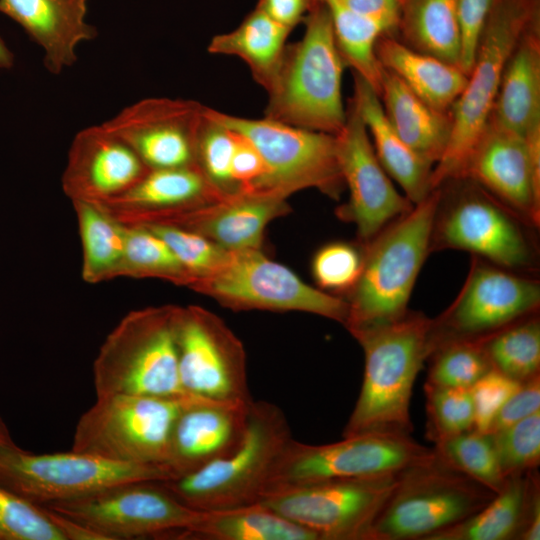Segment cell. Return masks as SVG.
I'll use <instances>...</instances> for the list:
<instances>
[{
  "mask_svg": "<svg viewBox=\"0 0 540 540\" xmlns=\"http://www.w3.org/2000/svg\"><path fill=\"white\" fill-rule=\"evenodd\" d=\"M431 318L418 312L384 324L348 330L364 352L362 386L343 437L362 433L408 434L410 400L432 352Z\"/></svg>",
  "mask_w": 540,
  "mask_h": 540,
  "instance_id": "obj_1",
  "label": "cell"
},
{
  "mask_svg": "<svg viewBox=\"0 0 540 540\" xmlns=\"http://www.w3.org/2000/svg\"><path fill=\"white\" fill-rule=\"evenodd\" d=\"M303 22L302 39L287 45L276 78L267 91L264 117L337 135L346 121L342 76L347 66L322 1H311Z\"/></svg>",
  "mask_w": 540,
  "mask_h": 540,
  "instance_id": "obj_2",
  "label": "cell"
},
{
  "mask_svg": "<svg viewBox=\"0 0 540 540\" xmlns=\"http://www.w3.org/2000/svg\"><path fill=\"white\" fill-rule=\"evenodd\" d=\"M440 197L438 187L362 245V270L345 298L348 330L389 323L409 312L413 287L431 252Z\"/></svg>",
  "mask_w": 540,
  "mask_h": 540,
  "instance_id": "obj_3",
  "label": "cell"
},
{
  "mask_svg": "<svg viewBox=\"0 0 540 540\" xmlns=\"http://www.w3.org/2000/svg\"><path fill=\"white\" fill-rule=\"evenodd\" d=\"M179 306L132 310L110 331L93 362L96 397L126 394L168 399L197 397L183 388L178 368Z\"/></svg>",
  "mask_w": 540,
  "mask_h": 540,
  "instance_id": "obj_4",
  "label": "cell"
},
{
  "mask_svg": "<svg viewBox=\"0 0 540 540\" xmlns=\"http://www.w3.org/2000/svg\"><path fill=\"white\" fill-rule=\"evenodd\" d=\"M291 438L287 418L278 406L252 400L242 440L232 452L197 471L160 483L182 503L199 511L257 503Z\"/></svg>",
  "mask_w": 540,
  "mask_h": 540,
  "instance_id": "obj_5",
  "label": "cell"
},
{
  "mask_svg": "<svg viewBox=\"0 0 540 540\" xmlns=\"http://www.w3.org/2000/svg\"><path fill=\"white\" fill-rule=\"evenodd\" d=\"M539 15L540 0H492L467 84L451 109V136L433 168L432 189L460 175L489 119L507 60Z\"/></svg>",
  "mask_w": 540,
  "mask_h": 540,
  "instance_id": "obj_6",
  "label": "cell"
},
{
  "mask_svg": "<svg viewBox=\"0 0 540 540\" xmlns=\"http://www.w3.org/2000/svg\"><path fill=\"white\" fill-rule=\"evenodd\" d=\"M495 495L435 453L399 473L368 540H427L473 515Z\"/></svg>",
  "mask_w": 540,
  "mask_h": 540,
  "instance_id": "obj_7",
  "label": "cell"
},
{
  "mask_svg": "<svg viewBox=\"0 0 540 540\" xmlns=\"http://www.w3.org/2000/svg\"><path fill=\"white\" fill-rule=\"evenodd\" d=\"M197 398L97 397L77 421L72 450L115 462L166 466L174 424Z\"/></svg>",
  "mask_w": 540,
  "mask_h": 540,
  "instance_id": "obj_8",
  "label": "cell"
},
{
  "mask_svg": "<svg viewBox=\"0 0 540 540\" xmlns=\"http://www.w3.org/2000/svg\"><path fill=\"white\" fill-rule=\"evenodd\" d=\"M175 479L165 465L131 464L91 454H36L15 443L0 445V486L35 505L79 498L113 485Z\"/></svg>",
  "mask_w": 540,
  "mask_h": 540,
  "instance_id": "obj_9",
  "label": "cell"
},
{
  "mask_svg": "<svg viewBox=\"0 0 540 540\" xmlns=\"http://www.w3.org/2000/svg\"><path fill=\"white\" fill-rule=\"evenodd\" d=\"M439 188L431 251L464 250L509 270L532 264L533 248L510 209L466 178L447 180Z\"/></svg>",
  "mask_w": 540,
  "mask_h": 540,
  "instance_id": "obj_10",
  "label": "cell"
},
{
  "mask_svg": "<svg viewBox=\"0 0 540 540\" xmlns=\"http://www.w3.org/2000/svg\"><path fill=\"white\" fill-rule=\"evenodd\" d=\"M213 120L245 135L258 149L268 168L266 177L251 192L288 198L315 188L338 199L345 188L336 136L274 121L249 119L206 107Z\"/></svg>",
  "mask_w": 540,
  "mask_h": 540,
  "instance_id": "obj_11",
  "label": "cell"
},
{
  "mask_svg": "<svg viewBox=\"0 0 540 540\" xmlns=\"http://www.w3.org/2000/svg\"><path fill=\"white\" fill-rule=\"evenodd\" d=\"M191 289L236 311H300L343 325L348 317L344 298L308 285L261 249L229 251L225 260Z\"/></svg>",
  "mask_w": 540,
  "mask_h": 540,
  "instance_id": "obj_12",
  "label": "cell"
},
{
  "mask_svg": "<svg viewBox=\"0 0 540 540\" xmlns=\"http://www.w3.org/2000/svg\"><path fill=\"white\" fill-rule=\"evenodd\" d=\"M434 455V449L408 434L362 433L322 445L291 438L275 463L265 492L319 481L398 473Z\"/></svg>",
  "mask_w": 540,
  "mask_h": 540,
  "instance_id": "obj_13",
  "label": "cell"
},
{
  "mask_svg": "<svg viewBox=\"0 0 540 540\" xmlns=\"http://www.w3.org/2000/svg\"><path fill=\"white\" fill-rule=\"evenodd\" d=\"M399 473L272 489L259 502L312 532L318 540H368Z\"/></svg>",
  "mask_w": 540,
  "mask_h": 540,
  "instance_id": "obj_14",
  "label": "cell"
},
{
  "mask_svg": "<svg viewBox=\"0 0 540 540\" xmlns=\"http://www.w3.org/2000/svg\"><path fill=\"white\" fill-rule=\"evenodd\" d=\"M94 531L103 540L134 539L179 531L186 536L204 511L192 509L160 481L126 482L44 505Z\"/></svg>",
  "mask_w": 540,
  "mask_h": 540,
  "instance_id": "obj_15",
  "label": "cell"
},
{
  "mask_svg": "<svg viewBox=\"0 0 540 540\" xmlns=\"http://www.w3.org/2000/svg\"><path fill=\"white\" fill-rule=\"evenodd\" d=\"M539 305L538 281L473 256L459 294L432 320V352L450 341L483 338L536 314Z\"/></svg>",
  "mask_w": 540,
  "mask_h": 540,
  "instance_id": "obj_16",
  "label": "cell"
},
{
  "mask_svg": "<svg viewBox=\"0 0 540 540\" xmlns=\"http://www.w3.org/2000/svg\"><path fill=\"white\" fill-rule=\"evenodd\" d=\"M180 381L186 392L216 402L249 404L246 352L240 339L211 311L180 307L176 322Z\"/></svg>",
  "mask_w": 540,
  "mask_h": 540,
  "instance_id": "obj_17",
  "label": "cell"
},
{
  "mask_svg": "<svg viewBox=\"0 0 540 540\" xmlns=\"http://www.w3.org/2000/svg\"><path fill=\"white\" fill-rule=\"evenodd\" d=\"M335 136L342 177L349 190V200L336 213L341 220L356 226L359 244L363 245L414 204L397 191L379 162L366 125L351 99L344 127Z\"/></svg>",
  "mask_w": 540,
  "mask_h": 540,
  "instance_id": "obj_18",
  "label": "cell"
},
{
  "mask_svg": "<svg viewBox=\"0 0 540 540\" xmlns=\"http://www.w3.org/2000/svg\"><path fill=\"white\" fill-rule=\"evenodd\" d=\"M205 107L194 100L150 97L126 106L102 125L149 169L197 166Z\"/></svg>",
  "mask_w": 540,
  "mask_h": 540,
  "instance_id": "obj_19",
  "label": "cell"
},
{
  "mask_svg": "<svg viewBox=\"0 0 540 540\" xmlns=\"http://www.w3.org/2000/svg\"><path fill=\"white\" fill-rule=\"evenodd\" d=\"M500 201L519 218L540 222V178L525 137L489 118L460 175Z\"/></svg>",
  "mask_w": 540,
  "mask_h": 540,
  "instance_id": "obj_20",
  "label": "cell"
},
{
  "mask_svg": "<svg viewBox=\"0 0 540 540\" xmlns=\"http://www.w3.org/2000/svg\"><path fill=\"white\" fill-rule=\"evenodd\" d=\"M149 168L102 124L79 131L69 148L61 183L71 201L101 202L132 187Z\"/></svg>",
  "mask_w": 540,
  "mask_h": 540,
  "instance_id": "obj_21",
  "label": "cell"
},
{
  "mask_svg": "<svg viewBox=\"0 0 540 540\" xmlns=\"http://www.w3.org/2000/svg\"><path fill=\"white\" fill-rule=\"evenodd\" d=\"M286 199L270 193L239 191L199 207L158 216L143 224H167L189 230L227 251L261 249L266 226L289 211Z\"/></svg>",
  "mask_w": 540,
  "mask_h": 540,
  "instance_id": "obj_22",
  "label": "cell"
},
{
  "mask_svg": "<svg viewBox=\"0 0 540 540\" xmlns=\"http://www.w3.org/2000/svg\"><path fill=\"white\" fill-rule=\"evenodd\" d=\"M249 404L197 398L183 407L172 430L166 461L175 479L228 455L239 445Z\"/></svg>",
  "mask_w": 540,
  "mask_h": 540,
  "instance_id": "obj_23",
  "label": "cell"
},
{
  "mask_svg": "<svg viewBox=\"0 0 540 540\" xmlns=\"http://www.w3.org/2000/svg\"><path fill=\"white\" fill-rule=\"evenodd\" d=\"M227 195L213 186L197 166L149 169L124 193L93 202L123 224L199 207Z\"/></svg>",
  "mask_w": 540,
  "mask_h": 540,
  "instance_id": "obj_24",
  "label": "cell"
},
{
  "mask_svg": "<svg viewBox=\"0 0 540 540\" xmlns=\"http://www.w3.org/2000/svg\"><path fill=\"white\" fill-rule=\"evenodd\" d=\"M88 0H0V12L41 47L46 69L59 74L77 61V48L97 31L86 21Z\"/></svg>",
  "mask_w": 540,
  "mask_h": 540,
  "instance_id": "obj_25",
  "label": "cell"
},
{
  "mask_svg": "<svg viewBox=\"0 0 540 540\" xmlns=\"http://www.w3.org/2000/svg\"><path fill=\"white\" fill-rule=\"evenodd\" d=\"M536 472L506 478L503 489L483 508L427 540H539L540 486Z\"/></svg>",
  "mask_w": 540,
  "mask_h": 540,
  "instance_id": "obj_26",
  "label": "cell"
},
{
  "mask_svg": "<svg viewBox=\"0 0 540 540\" xmlns=\"http://www.w3.org/2000/svg\"><path fill=\"white\" fill-rule=\"evenodd\" d=\"M354 74L355 104L368 130L376 156L387 174L402 188L413 204L432 191L434 166L417 155L396 133L388 121L378 94L360 76Z\"/></svg>",
  "mask_w": 540,
  "mask_h": 540,
  "instance_id": "obj_27",
  "label": "cell"
},
{
  "mask_svg": "<svg viewBox=\"0 0 540 540\" xmlns=\"http://www.w3.org/2000/svg\"><path fill=\"white\" fill-rule=\"evenodd\" d=\"M489 118L523 136L540 119V15L507 60Z\"/></svg>",
  "mask_w": 540,
  "mask_h": 540,
  "instance_id": "obj_28",
  "label": "cell"
},
{
  "mask_svg": "<svg viewBox=\"0 0 540 540\" xmlns=\"http://www.w3.org/2000/svg\"><path fill=\"white\" fill-rule=\"evenodd\" d=\"M379 97L388 121L400 138L422 159L435 166L450 140L451 112L429 106L383 67Z\"/></svg>",
  "mask_w": 540,
  "mask_h": 540,
  "instance_id": "obj_29",
  "label": "cell"
},
{
  "mask_svg": "<svg viewBox=\"0 0 540 540\" xmlns=\"http://www.w3.org/2000/svg\"><path fill=\"white\" fill-rule=\"evenodd\" d=\"M380 65L397 76L416 96L442 112H451L468 76L456 65L416 51L395 36L383 35L376 44Z\"/></svg>",
  "mask_w": 540,
  "mask_h": 540,
  "instance_id": "obj_30",
  "label": "cell"
},
{
  "mask_svg": "<svg viewBox=\"0 0 540 540\" xmlns=\"http://www.w3.org/2000/svg\"><path fill=\"white\" fill-rule=\"evenodd\" d=\"M291 31L255 8L234 30L213 36L207 50L243 60L267 92L281 66Z\"/></svg>",
  "mask_w": 540,
  "mask_h": 540,
  "instance_id": "obj_31",
  "label": "cell"
},
{
  "mask_svg": "<svg viewBox=\"0 0 540 540\" xmlns=\"http://www.w3.org/2000/svg\"><path fill=\"white\" fill-rule=\"evenodd\" d=\"M396 38L416 51L458 66L457 0H399Z\"/></svg>",
  "mask_w": 540,
  "mask_h": 540,
  "instance_id": "obj_32",
  "label": "cell"
},
{
  "mask_svg": "<svg viewBox=\"0 0 540 540\" xmlns=\"http://www.w3.org/2000/svg\"><path fill=\"white\" fill-rule=\"evenodd\" d=\"M186 536L205 540H318L312 532L260 502L204 511L202 519Z\"/></svg>",
  "mask_w": 540,
  "mask_h": 540,
  "instance_id": "obj_33",
  "label": "cell"
},
{
  "mask_svg": "<svg viewBox=\"0 0 540 540\" xmlns=\"http://www.w3.org/2000/svg\"><path fill=\"white\" fill-rule=\"evenodd\" d=\"M82 246V279L97 284L117 278L124 253V225L93 202L72 201Z\"/></svg>",
  "mask_w": 540,
  "mask_h": 540,
  "instance_id": "obj_34",
  "label": "cell"
},
{
  "mask_svg": "<svg viewBox=\"0 0 540 540\" xmlns=\"http://www.w3.org/2000/svg\"><path fill=\"white\" fill-rule=\"evenodd\" d=\"M320 1L330 14L335 41L346 66L379 96L382 66L376 56V44L381 36L393 35L383 23L354 11L343 0Z\"/></svg>",
  "mask_w": 540,
  "mask_h": 540,
  "instance_id": "obj_35",
  "label": "cell"
},
{
  "mask_svg": "<svg viewBox=\"0 0 540 540\" xmlns=\"http://www.w3.org/2000/svg\"><path fill=\"white\" fill-rule=\"evenodd\" d=\"M493 370L523 383L540 370V322L535 314L479 338Z\"/></svg>",
  "mask_w": 540,
  "mask_h": 540,
  "instance_id": "obj_36",
  "label": "cell"
},
{
  "mask_svg": "<svg viewBox=\"0 0 540 540\" xmlns=\"http://www.w3.org/2000/svg\"><path fill=\"white\" fill-rule=\"evenodd\" d=\"M123 225L124 253L117 278H157L190 287L189 273L164 240L144 226Z\"/></svg>",
  "mask_w": 540,
  "mask_h": 540,
  "instance_id": "obj_37",
  "label": "cell"
},
{
  "mask_svg": "<svg viewBox=\"0 0 540 540\" xmlns=\"http://www.w3.org/2000/svg\"><path fill=\"white\" fill-rule=\"evenodd\" d=\"M436 455L450 467L464 473L496 494L506 482L492 437L473 429L436 441Z\"/></svg>",
  "mask_w": 540,
  "mask_h": 540,
  "instance_id": "obj_38",
  "label": "cell"
},
{
  "mask_svg": "<svg viewBox=\"0 0 540 540\" xmlns=\"http://www.w3.org/2000/svg\"><path fill=\"white\" fill-rule=\"evenodd\" d=\"M428 383L469 389L492 369L480 339L455 340L429 356Z\"/></svg>",
  "mask_w": 540,
  "mask_h": 540,
  "instance_id": "obj_39",
  "label": "cell"
},
{
  "mask_svg": "<svg viewBox=\"0 0 540 540\" xmlns=\"http://www.w3.org/2000/svg\"><path fill=\"white\" fill-rule=\"evenodd\" d=\"M427 412V437L441 439L473 429L474 411L470 390L424 385Z\"/></svg>",
  "mask_w": 540,
  "mask_h": 540,
  "instance_id": "obj_40",
  "label": "cell"
},
{
  "mask_svg": "<svg viewBox=\"0 0 540 540\" xmlns=\"http://www.w3.org/2000/svg\"><path fill=\"white\" fill-rule=\"evenodd\" d=\"M0 540H66L50 509L0 486Z\"/></svg>",
  "mask_w": 540,
  "mask_h": 540,
  "instance_id": "obj_41",
  "label": "cell"
},
{
  "mask_svg": "<svg viewBox=\"0 0 540 540\" xmlns=\"http://www.w3.org/2000/svg\"><path fill=\"white\" fill-rule=\"evenodd\" d=\"M490 435L505 479L537 469L540 462V411Z\"/></svg>",
  "mask_w": 540,
  "mask_h": 540,
  "instance_id": "obj_42",
  "label": "cell"
},
{
  "mask_svg": "<svg viewBox=\"0 0 540 540\" xmlns=\"http://www.w3.org/2000/svg\"><path fill=\"white\" fill-rule=\"evenodd\" d=\"M206 107L196 144V165L213 186L230 195L239 192L231 177L234 132L210 118Z\"/></svg>",
  "mask_w": 540,
  "mask_h": 540,
  "instance_id": "obj_43",
  "label": "cell"
},
{
  "mask_svg": "<svg viewBox=\"0 0 540 540\" xmlns=\"http://www.w3.org/2000/svg\"><path fill=\"white\" fill-rule=\"evenodd\" d=\"M159 236L170 247L189 273L192 283L206 277L227 257L229 251L208 238L167 224H142Z\"/></svg>",
  "mask_w": 540,
  "mask_h": 540,
  "instance_id": "obj_44",
  "label": "cell"
},
{
  "mask_svg": "<svg viewBox=\"0 0 540 540\" xmlns=\"http://www.w3.org/2000/svg\"><path fill=\"white\" fill-rule=\"evenodd\" d=\"M363 265V247L333 242L321 247L312 260V274L324 290L347 293L357 282Z\"/></svg>",
  "mask_w": 540,
  "mask_h": 540,
  "instance_id": "obj_45",
  "label": "cell"
},
{
  "mask_svg": "<svg viewBox=\"0 0 540 540\" xmlns=\"http://www.w3.org/2000/svg\"><path fill=\"white\" fill-rule=\"evenodd\" d=\"M521 384L493 369L475 382L469 388L474 411L473 430L487 433L500 408Z\"/></svg>",
  "mask_w": 540,
  "mask_h": 540,
  "instance_id": "obj_46",
  "label": "cell"
},
{
  "mask_svg": "<svg viewBox=\"0 0 540 540\" xmlns=\"http://www.w3.org/2000/svg\"><path fill=\"white\" fill-rule=\"evenodd\" d=\"M492 0H457L460 31V57L458 67L470 74L480 35L488 17Z\"/></svg>",
  "mask_w": 540,
  "mask_h": 540,
  "instance_id": "obj_47",
  "label": "cell"
},
{
  "mask_svg": "<svg viewBox=\"0 0 540 540\" xmlns=\"http://www.w3.org/2000/svg\"><path fill=\"white\" fill-rule=\"evenodd\" d=\"M231 130L235 139L231 177L238 191L251 192L266 177L268 168L255 145L242 133Z\"/></svg>",
  "mask_w": 540,
  "mask_h": 540,
  "instance_id": "obj_48",
  "label": "cell"
},
{
  "mask_svg": "<svg viewBox=\"0 0 540 540\" xmlns=\"http://www.w3.org/2000/svg\"><path fill=\"white\" fill-rule=\"evenodd\" d=\"M540 411V376L525 382L508 398L494 417L487 433L492 434Z\"/></svg>",
  "mask_w": 540,
  "mask_h": 540,
  "instance_id": "obj_49",
  "label": "cell"
},
{
  "mask_svg": "<svg viewBox=\"0 0 540 540\" xmlns=\"http://www.w3.org/2000/svg\"><path fill=\"white\" fill-rule=\"evenodd\" d=\"M312 0H259L256 8L276 22L293 29L304 21Z\"/></svg>",
  "mask_w": 540,
  "mask_h": 540,
  "instance_id": "obj_50",
  "label": "cell"
},
{
  "mask_svg": "<svg viewBox=\"0 0 540 540\" xmlns=\"http://www.w3.org/2000/svg\"><path fill=\"white\" fill-rule=\"evenodd\" d=\"M354 11L383 23L396 37L399 0H343Z\"/></svg>",
  "mask_w": 540,
  "mask_h": 540,
  "instance_id": "obj_51",
  "label": "cell"
},
{
  "mask_svg": "<svg viewBox=\"0 0 540 540\" xmlns=\"http://www.w3.org/2000/svg\"><path fill=\"white\" fill-rule=\"evenodd\" d=\"M13 64V55L4 41L0 38V68H10Z\"/></svg>",
  "mask_w": 540,
  "mask_h": 540,
  "instance_id": "obj_52",
  "label": "cell"
},
{
  "mask_svg": "<svg viewBox=\"0 0 540 540\" xmlns=\"http://www.w3.org/2000/svg\"><path fill=\"white\" fill-rule=\"evenodd\" d=\"M11 444H14V441L11 436L10 430L7 427L3 418L0 416V445H11Z\"/></svg>",
  "mask_w": 540,
  "mask_h": 540,
  "instance_id": "obj_53",
  "label": "cell"
}]
</instances>
